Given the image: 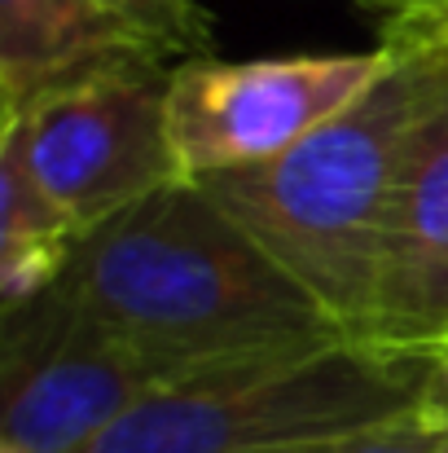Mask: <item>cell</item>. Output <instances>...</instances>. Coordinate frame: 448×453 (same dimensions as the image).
<instances>
[{
  "instance_id": "1",
  "label": "cell",
  "mask_w": 448,
  "mask_h": 453,
  "mask_svg": "<svg viewBox=\"0 0 448 453\" xmlns=\"http://www.w3.org/2000/svg\"><path fill=\"white\" fill-rule=\"evenodd\" d=\"M97 330L185 383L347 339L343 326L198 180H171L75 242L57 282Z\"/></svg>"
},
{
  "instance_id": "2",
  "label": "cell",
  "mask_w": 448,
  "mask_h": 453,
  "mask_svg": "<svg viewBox=\"0 0 448 453\" xmlns=\"http://www.w3.org/2000/svg\"><path fill=\"white\" fill-rule=\"evenodd\" d=\"M383 49L391 53L383 80L312 137L277 158L198 176L207 198L233 216L352 339H361L369 321L405 142L448 80L444 44L383 40Z\"/></svg>"
},
{
  "instance_id": "3",
  "label": "cell",
  "mask_w": 448,
  "mask_h": 453,
  "mask_svg": "<svg viewBox=\"0 0 448 453\" xmlns=\"http://www.w3.org/2000/svg\"><path fill=\"white\" fill-rule=\"evenodd\" d=\"M448 410V352L334 339L176 383L84 453H312Z\"/></svg>"
},
{
  "instance_id": "4",
  "label": "cell",
  "mask_w": 448,
  "mask_h": 453,
  "mask_svg": "<svg viewBox=\"0 0 448 453\" xmlns=\"http://www.w3.org/2000/svg\"><path fill=\"white\" fill-rule=\"evenodd\" d=\"M171 71L149 53L124 58L40 93L4 119L80 238L163 185L185 180L167 128Z\"/></svg>"
},
{
  "instance_id": "5",
  "label": "cell",
  "mask_w": 448,
  "mask_h": 453,
  "mask_svg": "<svg viewBox=\"0 0 448 453\" xmlns=\"http://www.w3.org/2000/svg\"><path fill=\"white\" fill-rule=\"evenodd\" d=\"M185 383L176 370L97 330L57 287L4 312L0 441L18 453H84L149 396Z\"/></svg>"
},
{
  "instance_id": "6",
  "label": "cell",
  "mask_w": 448,
  "mask_h": 453,
  "mask_svg": "<svg viewBox=\"0 0 448 453\" xmlns=\"http://www.w3.org/2000/svg\"><path fill=\"white\" fill-rule=\"evenodd\" d=\"M387 66L391 53L383 44L369 53L180 62L167 93V128L185 180L286 154L361 102Z\"/></svg>"
},
{
  "instance_id": "7",
  "label": "cell",
  "mask_w": 448,
  "mask_h": 453,
  "mask_svg": "<svg viewBox=\"0 0 448 453\" xmlns=\"http://www.w3.org/2000/svg\"><path fill=\"white\" fill-rule=\"evenodd\" d=\"M361 339L448 352V80L400 154Z\"/></svg>"
},
{
  "instance_id": "8",
  "label": "cell",
  "mask_w": 448,
  "mask_h": 453,
  "mask_svg": "<svg viewBox=\"0 0 448 453\" xmlns=\"http://www.w3.org/2000/svg\"><path fill=\"white\" fill-rule=\"evenodd\" d=\"M163 58L146 35L97 0H0V97L4 119L40 93L124 58Z\"/></svg>"
},
{
  "instance_id": "9",
  "label": "cell",
  "mask_w": 448,
  "mask_h": 453,
  "mask_svg": "<svg viewBox=\"0 0 448 453\" xmlns=\"http://www.w3.org/2000/svg\"><path fill=\"white\" fill-rule=\"evenodd\" d=\"M75 242H80L75 220L35 180L18 137L4 128L0 137V256H27V251L71 256Z\"/></svg>"
},
{
  "instance_id": "10",
  "label": "cell",
  "mask_w": 448,
  "mask_h": 453,
  "mask_svg": "<svg viewBox=\"0 0 448 453\" xmlns=\"http://www.w3.org/2000/svg\"><path fill=\"white\" fill-rule=\"evenodd\" d=\"M137 35H146L167 58L176 53H207L211 49V18L194 0H97Z\"/></svg>"
},
{
  "instance_id": "11",
  "label": "cell",
  "mask_w": 448,
  "mask_h": 453,
  "mask_svg": "<svg viewBox=\"0 0 448 453\" xmlns=\"http://www.w3.org/2000/svg\"><path fill=\"white\" fill-rule=\"evenodd\" d=\"M444 414L448 410H422V414H409L400 423H387V427L347 436L338 445H325V449H312V453H431Z\"/></svg>"
},
{
  "instance_id": "12",
  "label": "cell",
  "mask_w": 448,
  "mask_h": 453,
  "mask_svg": "<svg viewBox=\"0 0 448 453\" xmlns=\"http://www.w3.org/2000/svg\"><path fill=\"white\" fill-rule=\"evenodd\" d=\"M383 40H431L448 49V0H378Z\"/></svg>"
},
{
  "instance_id": "13",
  "label": "cell",
  "mask_w": 448,
  "mask_h": 453,
  "mask_svg": "<svg viewBox=\"0 0 448 453\" xmlns=\"http://www.w3.org/2000/svg\"><path fill=\"white\" fill-rule=\"evenodd\" d=\"M431 453H448V414L440 418V432H436V449Z\"/></svg>"
},
{
  "instance_id": "14",
  "label": "cell",
  "mask_w": 448,
  "mask_h": 453,
  "mask_svg": "<svg viewBox=\"0 0 448 453\" xmlns=\"http://www.w3.org/2000/svg\"><path fill=\"white\" fill-rule=\"evenodd\" d=\"M0 453H18V449H0Z\"/></svg>"
}]
</instances>
